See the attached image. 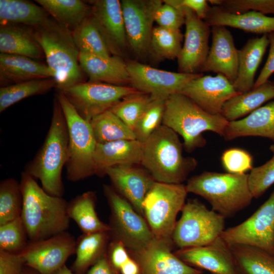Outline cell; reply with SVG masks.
<instances>
[{
	"label": "cell",
	"mask_w": 274,
	"mask_h": 274,
	"mask_svg": "<svg viewBox=\"0 0 274 274\" xmlns=\"http://www.w3.org/2000/svg\"><path fill=\"white\" fill-rule=\"evenodd\" d=\"M126 64L130 86L155 97L167 98L180 93L189 81L203 75L159 70L134 60H127Z\"/></svg>",
	"instance_id": "cell-14"
},
{
	"label": "cell",
	"mask_w": 274,
	"mask_h": 274,
	"mask_svg": "<svg viewBox=\"0 0 274 274\" xmlns=\"http://www.w3.org/2000/svg\"><path fill=\"white\" fill-rule=\"evenodd\" d=\"M21 274H37V273L35 272V271H30L29 270H26L24 268L23 271Z\"/></svg>",
	"instance_id": "cell-55"
},
{
	"label": "cell",
	"mask_w": 274,
	"mask_h": 274,
	"mask_svg": "<svg viewBox=\"0 0 274 274\" xmlns=\"http://www.w3.org/2000/svg\"><path fill=\"white\" fill-rule=\"evenodd\" d=\"M163 2L176 8H188L202 20L205 19L211 8L208 4V1L206 0H165Z\"/></svg>",
	"instance_id": "cell-50"
},
{
	"label": "cell",
	"mask_w": 274,
	"mask_h": 274,
	"mask_svg": "<svg viewBox=\"0 0 274 274\" xmlns=\"http://www.w3.org/2000/svg\"><path fill=\"white\" fill-rule=\"evenodd\" d=\"M53 78L23 82L0 88V113L16 102L29 97L43 94L56 88Z\"/></svg>",
	"instance_id": "cell-37"
},
{
	"label": "cell",
	"mask_w": 274,
	"mask_h": 274,
	"mask_svg": "<svg viewBox=\"0 0 274 274\" xmlns=\"http://www.w3.org/2000/svg\"><path fill=\"white\" fill-rule=\"evenodd\" d=\"M106 174L115 190L144 216L143 201L155 182L147 170L134 164H122L108 168Z\"/></svg>",
	"instance_id": "cell-21"
},
{
	"label": "cell",
	"mask_w": 274,
	"mask_h": 274,
	"mask_svg": "<svg viewBox=\"0 0 274 274\" xmlns=\"http://www.w3.org/2000/svg\"><path fill=\"white\" fill-rule=\"evenodd\" d=\"M160 0L121 1L128 48L136 57L150 53L155 15Z\"/></svg>",
	"instance_id": "cell-13"
},
{
	"label": "cell",
	"mask_w": 274,
	"mask_h": 274,
	"mask_svg": "<svg viewBox=\"0 0 274 274\" xmlns=\"http://www.w3.org/2000/svg\"><path fill=\"white\" fill-rule=\"evenodd\" d=\"M203 20L210 27L229 26L262 35L274 31V16H267L255 11L236 14L229 12L220 6H213Z\"/></svg>",
	"instance_id": "cell-26"
},
{
	"label": "cell",
	"mask_w": 274,
	"mask_h": 274,
	"mask_svg": "<svg viewBox=\"0 0 274 274\" xmlns=\"http://www.w3.org/2000/svg\"><path fill=\"white\" fill-rule=\"evenodd\" d=\"M110 237V231L83 233L77 239L74 270L79 274L95 263L107 253Z\"/></svg>",
	"instance_id": "cell-34"
},
{
	"label": "cell",
	"mask_w": 274,
	"mask_h": 274,
	"mask_svg": "<svg viewBox=\"0 0 274 274\" xmlns=\"http://www.w3.org/2000/svg\"><path fill=\"white\" fill-rule=\"evenodd\" d=\"M269 42L267 35L251 38L238 50V65L236 78L233 83L235 89L244 93L251 90L255 75Z\"/></svg>",
	"instance_id": "cell-29"
},
{
	"label": "cell",
	"mask_w": 274,
	"mask_h": 274,
	"mask_svg": "<svg viewBox=\"0 0 274 274\" xmlns=\"http://www.w3.org/2000/svg\"><path fill=\"white\" fill-rule=\"evenodd\" d=\"M163 3L156 12L155 22L159 26L171 30H180V27L185 24V21L183 11L167 3Z\"/></svg>",
	"instance_id": "cell-47"
},
{
	"label": "cell",
	"mask_w": 274,
	"mask_h": 274,
	"mask_svg": "<svg viewBox=\"0 0 274 274\" xmlns=\"http://www.w3.org/2000/svg\"><path fill=\"white\" fill-rule=\"evenodd\" d=\"M96 195L87 191L78 195L67 205V214L83 234L110 231L109 225L101 221L95 210Z\"/></svg>",
	"instance_id": "cell-32"
},
{
	"label": "cell",
	"mask_w": 274,
	"mask_h": 274,
	"mask_svg": "<svg viewBox=\"0 0 274 274\" xmlns=\"http://www.w3.org/2000/svg\"><path fill=\"white\" fill-rule=\"evenodd\" d=\"M33 29L44 52L47 65L56 82L57 92L84 82V73L79 63L80 51L72 32L53 19Z\"/></svg>",
	"instance_id": "cell-6"
},
{
	"label": "cell",
	"mask_w": 274,
	"mask_h": 274,
	"mask_svg": "<svg viewBox=\"0 0 274 274\" xmlns=\"http://www.w3.org/2000/svg\"><path fill=\"white\" fill-rule=\"evenodd\" d=\"M57 23L71 32L91 15V6L81 0H36Z\"/></svg>",
	"instance_id": "cell-33"
},
{
	"label": "cell",
	"mask_w": 274,
	"mask_h": 274,
	"mask_svg": "<svg viewBox=\"0 0 274 274\" xmlns=\"http://www.w3.org/2000/svg\"><path fill=\"white\" fill-rule=\"evenodd\" d=\"M47 78H53L47 64L26 56L0 54L1 87Z\"/></svg>",
	"instance_id": "cell-25"
},
{
	"label": "cell",
	"mask_w": 274,
	"mask_h": 274,
	"mask_svg": "<svg viewBox=\"0 0 274 274\" xmlns=\"http://www.w3.org/2000/svg\"><path fill=\"white\" fill-rule=\"evenodd\" d=\"M248 176V174L205 171L189 179L185 186L188 193L203 197L212 206V210L226 219L251 203L254 197Z\"/></svg>",
	"instance_id": "cell-4"
},
{
	"label": "cell",
	"mask_w": 274,
	"mask_h": 274,
	"mask_svg": "<svg viewBox=\"0 0 274 274\" xmlns=\"http://www.w3.org/2000/svg\"><path fill=\"white\" fill-rule=\"evenodd\" d=\"M228 122L221 115L210 114L186 95L177 93L166 100L162 124L180 134L185 150L191 153L206 145L202 135L206 131L223 137Z\"/></svg>",
	"instance_id": "cell-5"
},
{
	"label": "cell",
	"mask_w": 274,
	"mask_h": 274,
	"mask_svg": "<svg viewBox=\"0 0 274 274\" xmlns=\"http://www.w3.org/2000/svg\"><path fill=\"white\" fill-rule=\"evenodd\" d=\"M53 18L40 5L25 0H0V24L31 27L44 25Z\"/></svg>",
	"instance_id": "cell-30"
},
{
	"label": "cell",
	"mask_w": 274,
	"mask_h": 274,
	"mask_svg": "<svg viewBox=\"0 0 274 274\" xmlns=\"http://www.w3.org/2000/svg\"><path fill=\"white\" fill-rule=\"evenodd\" d=\"M90 16L112 55L124 58L128 49L121 2L118 0L87 1Z\"/></svg>",
	"instance_id": "cell-17"
},
{
	"label": "cell",
	"mask_w": 274,
	"mask_h": 274,
	"mask_svg": "<svg viewBox=\"0 0 274 274\" xmlns=\"http://www.w3.org/2000/svg\"><path fill=\"white\" fill-rule=\"evenodd\" d=\"M174 246L172 239L154 237L142 248L128 252L138 263L140 274H202L175 255Z\"/></svg>",
	"instance_id": "cell-18"
},
{
	"label": "cell",
	"mask_w": 274,
	"mask_h": 274,
	"mask_svg": "<svg viewBox=\"0 0 274 274\" xmlns=\"http://www.w3.org/2000/svg\"><path fill=\"white\" fill-rule=\"evenodd\" d=\"M274 98V82L268 81L260 86L241 93L228 100L221 115L228 122L245 117Z\"/></svg>",
	"instance_id": "cell-31"
},
{
	"label": "cell",
	"mask_w": 274,
	"mask_h": 274,
	"mask_svg": "<svg viewBox=\"0 0 274 274\" xmlns=\"http://www.w3.org/2000/svg\"><path fill=\"white\" fill-rule=\"evenodd\" d=\"M188 193L183 184L155 181L143 203L144 217L155 238L172 239L176 218Z\"/></svg>",
	"instance_id": "cell-9"
},
{
	"label": "cell",
	"mask_w": 274,
	"mask_h": 274,
	"mask_svg": "<svg viewBox=\"0 0 274 274\" xmlns=\"http://www.w3.org/2000/svg\"><path fill=\"white\" fill-rule=\"evenodd\" d=\"M0 52L37 60L45 58L33 28L21 25H0Z\"/></svg>",
	"instance_id": "cell-28"
},
{
	"label": "cell",
	"mask_w": 274,
	"mask_h": 274,
	"mask_svg": "<svg viewBox=\"0 0 274 274\" xmlns=\"http://www.w3.org/2000/svg\"><path fill=\"white\" fill-rule=\"evenodd\" d=\"M23 197L21 218L29 241L45 239L69 228L68 202L62 197L51 195L25 171L20 182Z\"/></svg>",
	"instance_id": "cell-1"
},
{
	"label": "cell",
	"mask_w": 274,
	"mask_h": 274,
	"mask_svg": "<svg viewBox=\"0 0 274 274\" xmlns=\"http://www.w3.org/2000/svg\"><path fill=\"white\" fill-rule=\"evenodd\" d=\"M143 143L141 164L156 182L182 184L197 165L183 155L178 134L161 124Z\"/></svg>",
	"instance_id": "cell-3"
},
{
	"label": "cell",
	"mask_w": 274,
	"mask_h": 274,
	"mask_svg": "<svg viewBox=\"0 0 274 274\" xmlns=\"http://www.w3.org/2000/svg\"><path fill=\"white\" fill-rule=\"evenodd\" d=\"M166 99L152 96L133 128L138 141L144 143L162 124Z\"/></svg>",
	"instance_id": "cell-41"
},
{
	"label": "cell",
	"mask_w": 274,
	"mask_h": 274,
	"mask_svg": "<svg viewBox=\"0 0 274 274\" xmlns=\"http://www.w3.org/2000/svg\"><path fill=\"white\" fill-rule=\"evenodd\" d=\"M23 197L20 182L13 178L0 183V225L21 216Z\"/></svg>",
	"instance_id": "cell-39"
},
{
	"label": "cell",
	"mask_w": 274,
	"mask_h": 274,
	"mask_svg": "<svg viewBox=\"0 0 274 274\" xmlns=\"http://www.w3.org/2000/svg\"><path fill=\"white\" fill-rule=\"evenodd\" d=\"M213 6H220L232 13L255 11L274 15V0H210Z\"/></svg>",
	"instance_id": "cell-45"
},
{
	"label": "cell",
	"mask_w": 274,
	"mask_h": 274,
	"mask_svg": "<svg viewBox=\"0 0 274 274\" xmlns=\"http://www.w3.org/2000/svg\"><path fill=\"white\" fill-rule=\"evenodd\" d=\"M121 274H140V269L138 263L131 257L120 269Z\"/></svg>",
	"instance_id": "cell-53"
},
{
	"label": "cell",
	"mask_w": 274,
	"mask_h": 274,
	"mask_svg": "<svg viewBox=\"0 0 274 274\" xmlns=\"http://www.w3.org/2000/svg\"><path fill=\"white\" fill-rule=\"evenodd\" d=\"M68 134L66 120L55 96L49 130L41 148L24 171L39 180L49 194L62 197L64 187L62 170L68 159Z\"/></svg>",
	"instance_id": "cell-2"
},
{
	"label": "cell",
	"mask_w": 274,
	"mask_h": 274,
	"mask_svg": "<svg viewBox=\"0 0 274 274\" xmlns=\"http://www.w3.org/2000/svg\"><path fill=\"white\" fill-rule=\"evenodd\" d=\"M68 129L67 179L76 182L95 175L93 155L96 145L90 122L83 118L64 94L57 92Z\"/></svg>",
	"instance_id": "cell-7"
},
{
	"label": "cell",
	"mask_w": 274,
	"mask_h": 274,
	"mask_svg": "<svg viewBox=\"0 0 274 274\" xmlns=\"http://www.w3.org/2000/svg\"><path fill=\"white\" fill-rule=\"evenodd\" d=\"M143 143L137 140H124L96 144L94 155L95 175L106 176V170L122 164H141Z\"/></svg>",
	"instance_id": "cell-24"
},
{
	"label": "cell",
	"mask_w": 274,
	"mask_h": 274,
	"mask_svg": "<svg viewBox=\"0 0 274 274\" xmlns=\"http://www.w3.org/2000/svg\"><path fill=\"white\" fill-rule=\"evenodd\" d=\"M240 274H274V255L243 245L230 246Z\"/></svg>",
	"instance_id": "cell-35"
},
{
	"label": "cell",
	"mask_w": 274,
	"mask_h": 274,
	"mask_svg": "<svg viewBox=\"0 0 274 274\" xmlns=\"http://www.w3.org/2000/svg\"><path fill=\"white\" fill-rule=\"evenodd\" d=\"M79 63L88 82L104 83L117 86L130 84L126 61L124 58L112 55L104 57L80 52Z\"/></svg>",
	"instance_id": "cell-23"
},
{
	"label": "cell",
	"mask_w": 274,
	"mask_h": 274,
	"mask_svg": "<svg viewBox=\"0 0 274 274\" xmlns=\"http://www.w3.org/2000/svg\"><path fill=\"white\" fill-rule=\"evenodd\" d=\"M269 50L265 63L256 80L253 88H257L268 81L274 73V31L267 35Z\"/></svg>",
	"instance_id": "cell-51"
},
{
	"label": "cell",
	"mask_w": 274,
	"mask_h": 274,
	"mask_svg": "<svg viewBox=\"0 0 274 274\" xmlns=\"http://www.w3.org/2000/svg\"><path fill=\"white\" fill-rule=\"evenodd\" d=\"M177 221L172 240L179 249L203 246L220 237L225 219L197 199H189Z\"/></svg>",
	"instance_id": "cell-8"
},
{
	"label": "cell",
	"mask_w": 274,
	"mask_h": 274,
	"mask_svg": "<svg viewBox=\"0 0 274 274\" xmlns=\"http://www.w3.org/2000/svg\"><path fill=\"white\" fill-rule=\"evenodd\" d=\"M152 99L150 95L138 91L123 97L110 110L133 130Z\"/></svg>",
	"instance_id": "cell-42"
},
{
	"label": "cell",
	"mask_w": 274,
	"mask_h": 274,
	"mask_svg": "<svg viewBox=\"0 0 274 274\" xmlns=\"http://www.w3.org/2000/svg\"><path fill=\"white\" fill-rule=\"evenodd\" d=\"M25 261L20 253L0 250V274H21Z\"/></svg>",
	"instance_id": "cell-48"
},
{
	"label": "cell",
	"mask_w": 274,
	"mask_h": 274,
	"mask_svg": "<svg viewBox=\"0 0 274 274\" xmlns=\"http://www.w3.org/2000/svg\"><path fill=\"white\" fill-rule=\"evenodd\" d=\"M221 161L228 173L244 174L253 168V159L247 151L239 148H230L222 154Z\"/></svg>",
	"instance_id": "cell-46"
},
{
	"label": "cell",
	"mask_w": 274,
	"mask_h": 274,
	"mask_svg": "<svg viewBox=\"0 0 274 274\" xmlns=\"http://www.w3.org/2000/svg\"><path fill=\"white\" fill-rule=\"evenodd\" d=\"M177 9L184 12L186 26L184 44L177 58L179 72L202 73L210 50L211 27L188 8Z\"/></svg>",
	"instance_id": "cell-16"
},
{
	"label": "cell",
	"mask_w": 274,
	"mask_h": 274,
	"mask_svg": "<svg viewBox=\"0 0 274 274\" xmlns=\"http://www.w3.org/2000/svg\"><path fill=\"white\" fill-rule=\"evenodd\" d=\"M53 274H73L72 272L65 265H63L62 267L57 270Z\"/></svg>",
	"instance_id": "cell-54"
},
{
	"label": "cell",
	"mask_w": 274,
	"mask_h": 274,
	"mask_svg": "<svg viewBox=\"0 0 274 274\" xmlns=\"http://www.w3.org/2000/svg\"><path fill=\"white\" fill-rule=\"evenodd\" d=\"M212 43L202 72H213L225 76L232 84L238 71V50L230 31L223 26L211 27Z\"/></svg>",
	"instance_id": "cell-22"
},
{
	"label": "cell",
	"mask_w": 274,
	"mask_h": 274,
	"mask_svg": "<svg viewBox=\"0 0 274 274\" xmlns=\"http://www.w3.org/2000/svg\"><path fill=\"white\" fill-rule=\"evenodd\" d=\"M107 256L111 265L120 270L121 266L130 258L128 250L120 242L112 240L109 244Z\"/></svg>",
	"instance_id": "cell-49"
},
{
	"label": "cell",
	"mask_w": 274,
	"mask_h": 274,
	"mask_svg": "<svg viewBox=\"0 0 274 274\" xmlns=\"http://www.w3.org/2000/svg\"><path fill=\"white\" fill-rule=\"evenodd\" d=\"M269 150L272 157L266 163L253 167L249 174L248 182L250 191L254 198L260 197L274 184V144Z\"/></svg>",
	"instance_id": "cell-44"
},
{
	"label": "cell",
	"mask_w": 274,
	"mask_h": 274,
	"mask_svg": "<svg viewBox=\"0 0 274 274\" xmlns=\"http://www.w3.org/2000/svg\"><path fill=\"white\" fill-rule=\"evenodd\" d=\"M221 237L229 246H249L274 255V190L250 217L225 229Z\"/></svg>",
	"instance_id": "cell-12"
},
{
	"label": "cell",
	"mask_w": 274,
	"mask_h": 274,
	"mask_svg": "<svg viewBox=\"0 0 274 274\" xmlns=\"http://www.w3.org/2000/svg\"><path fill=\"white\" fill-rule=\"evenodd\" d=\"M138 91L131 86L88 81L60 92L78 114L90 122L94 117L110 110L125 96Z\"/></svg>",
	"instance_id": "cell-11"
},
{
	"label": "cell",
	"mask_w": 274,
	"mask_h": 274,
	"mask_svg": "<svg viewBox=\"0 0 274 274\" xmlns=\"http://www.w3.org/2000/svg\"><path fill=\"white\" fill-rule=\"evenodd\" d=\"M174 253L187 264L213 274H240L230 246L221 236L209 245L179 249Z\"/></svg>",
	"instance_id": "cell-20"
},
{
	"label": "cell",
	"mask_w": 274,
	"mask_h": 274,
	"mask_svg": "<svg viewBox=\"0 0 274 274\" xmlns=\"http://www.w3.org/2000/svg\"><path fill=\"white\" fill-rule=\"evenodd\" d=\"M183 39L180 30H171L159 26L155 27L152 34L150 53L161 59L178 58L182 50Z\"/></svg>",
	"instance_id": "cell-40"
},
{
	"label": "cell",
	"mask_w": 274,
	"mask_h": 274,
	"mask_svg": "<svg viewBox=\"0 0 274 274\" xmlns=\"http://www.w3.org/2000/svg\"><path fill=\"white\" fill-rule=\"evenodd\" d=\"M103 190L111 211L112 240L121 242L128 251L138 250L149 244L154 236L143 216L113 187L104 185Z\"/></svg>",
	"instance_id": "cell-10"
},
{
	"label": "cell",
	"mask_w": 274,
	"mask_h": 274,
	"mask_svg": "<svg viewBox=\"0 0 274 274\" xmlns=\"http://www.w3.org/2000/svg\"><path fill=\"white\" fill-rule=\"evenodd\" d=\"M87 274H114L107 253L93 264Z\"/></svg>",
	"instance_id": "cell-52"
},
{
	"label": "cell",
	"mask_w": 274,
	"mask_h": 274,
	"mask_svg": "<svg viewBox=\"0 0 274 274\" xmlns=\"http://www.w3.org/2000/svg\"><path fill=\"white\" fill-rule=\"evenodd\" d=\"M77 240L64 231L49 238L28 242L20 253L25 265L40 274H53L75 253Z\"/></svg>",
	"instance_id": "cell-15"
},
{
	"label": "cell",
	"mask_w": 274,
	"mask_h": 274,
	"mask_svg": "<svg viewBox=\"0 0 274 274\" xmlns=\"http://www.w3.org/2000/svg\"><path fill=\"white\" fill-rule=\"evenodd\" d=\"M72 34L80 52L104 57L112 56L90 16L72 31Z\"/></svg>",
	"instance_id": "cell-38"
},
{
	"label": "cell",
	"mask_w": 274,
	"mask_h": 274,
	"mask_svg": "<svg viewBox=\"0 0 274 274\" xmlns=\"http://www.w3.org/2000/svg\"><path fill=\"white\" fill-rule=\"evenodd\" d=\"M181 93L186 95L203 110L212 115H221L224 104L241 93L224 75H202L189 81Z\"/></svg>",
	"instance_id": "cell-19"
},
{
	"label": "cell",
	"mask_w": 274,
	"mask_h": 274,
	"mask_svg": "<svg viewBox=\"0 0 274 274\" xmlns=\"http://www.w3.org/2000/svg\"><path fill=\"white\" fill-rule=\"evenodd\" d=\"M245 136L265 138L274 142V100L242 119L228 122L223 136L225 140Z\"/></svg>",
	"instance_id": "cell-27"
},
{
	"label": "cell",
	"mask_w": 274,
	"mask_h": 274,
	"mask_svg": "<svg viewBox=\"0 0 274 274\" xmlns=\"http://www.w3.org/2000/svg\"><path fill=\"white\" fill-rule=\"evenodd\" d=\"M27 234L21 217L0 225V250L20 253L27 244Z\"/></svg>",
	"instance_id": "cell-43"
},
{
	"label": "cell",
	"mask_w": 274,
	"mask_h": 274,
	"mask_svg": "<svg viewBox=\"0 0 274 274\" xmlns=\"http://www.w3.org/2000/svg\"><path fill=\"white\" fill-rule=\"evenodd\" d=\"M90 124L96 144L136 140L133 131L110 110L94 117Z\"/></svg>",
	"instance_id": "cell-36"
}]
</instances>
